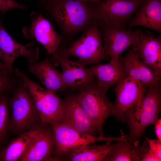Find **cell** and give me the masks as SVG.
<instances>
[{"mask_svg": "<svg viewBox=\"0 0 161 161\" xmlns=\"http://www.w3.org/2000/svg\"><path fill=\"white\" fill-rule=\"evenodd\" d=\"M88 69L96 78L98 86L107 91L110 87L117 84L126 77L118 59L111 60L106 64H95Z\"/></svg>", "mask_w": 161, "mask_h": 161, "instance_id": "44dd1931", "label": "cell"}, {"mask_svg": "<svg viewBox=\"0 0 161 161\" xmlns=\"http://www.w3.org/2000/svg\"><path fill=\"white\" fill-rule=\"evenodd\" d=\"M18 78L13 95L8 100L10 132L18 135L41 123L32 95Z\"/></svg>", "mask_w": 161, "mask_h": 161, "instance_id": "7a4b0ae2", "label": "cell"}, {"mask_svg": "<svg viewBox=\"0 0 161 161\" xmlns=\"http://www.w3.org/2000/svg\"><path fill=\"white\" fill-rule=\"evenodd\" d=\"M54 144L55 161L64 154L78 151L100 141H123L127 138L123 132L118 137L95 136L82 132L62 123L51 125Z\"/></svg>", "mask_w": 161, "mask_h": 161, "instance_id": "8992f818", "label": "cell"}, {"mask_svg": "<svg viewBox=\"0 0 161 161\" xmlns=\"http://www.w3.org/2000/svg\"><path fill=\"white\" fill-rule=\"evenodd\" d=\"M161 103L160 84L148 88L139 104L125 115L124 122L130 128L131 138L136 141L149 125L159 119Z\"/></svg>", "mask_w": 161, "mask_h": 161, "instance_id": "3957f363", "label": "cell"}, {"mask_svg": "<svg viewBox=\"0 0 161 161\" xmlns=\"http://www.w3.org/2000/svg\"><path fill=\"white\" fill-rule=\"evenodd\" d=\"M90 3L83 0H50L44 4L64 33L73 36L99 23L96 9Z\"/></svg>", "mask_w": 161, "mask_h": 161, "instance_id": "6da1fadb", "label": "cell"}, {"mask_svg": "<svg viewBox=\"0 0 161 161\" xmlns=\"http://www.w3.org/2000/svg\"><path fill=\"white\" fill-rule=\"evenodd\" d=\"M41 123L18 135L0 152V161H19L38 132Z\"/></svg>", "mask_w": 161, "mask_h": 161, "instance_id": "7402d4cb", "label": "cell"}, {"mask_svg": "<svg viewBox=\"0 0 161 161\" xmlns=\"http://www.w3.org/2000/svg\"><path fill=\"white\" fill-rule=\"evenodd\" d=\"M63 118L61 123L76 130L93 135L97 129L79 102L76 95L62 100Z\"/></svg>", "mask_w": 161, "mask_h": 161, "instance_id": "e0dca14e", "label": "cell"}, {"mask_svg": "<svg viewBox=\"0 0 161 161\" xmlns=\"http://www.w3.org/2000/svg\"><path fill=\"white\" fill-rule=\"evenodd\" d=\"M29 71L37 77L49 90L55 92L66 89L61 73L55 69L48 58L38 62L29 63Z\"/></svg>", "mask_w": 161, "mask_h": 161, "instance_id": "d6986e66", "label": "cell"}, {"mask_svg": "<svg viewBox=\"0 0 161 161\" xmlns=\"http://www.w3.org/2000/svg\"><path fill=\"white\" fill-rule=\"evenodd\" d=\"M155 131L157 139L161 141V119H158L155 123Z\"/></svg>", "mask_w": 161, "mask_h": 161, "instance_id": "f1b7e54d", "label": "cell"}, {"mask_svg": "<svg viewBox=\"0 0 161 161\" xmlns=\"http://www.w3.org/2000/svg\"><path fill=\"white\" fill-rule=\"evenodd\" d=\"M41 123L37 133L19 161H54V144L51 126Z\"/></svg>", "mask_w": 161, "mask_h": 161, "instance_id": "9a60e30c", "label": "cell"}, {"mask_svg": "<svg viewBox=\"0 0 161 161\" xmlns=\"http://www.w3.org/2000/svg\"><path fill=\"white\" fill-rule=\"evenodd\" d=\"M99 26L98 23H96L84 32L81 36L72 42L68 48L60 51L57 49L56 52L67 58L76 57L85 66L100 64L107 56L104 50Z\"/></svg>", "mask_w": 161, "mask_h": 161, "instance_id": "52a82bcc", "label": "cell"}, {"mask_svg": "<svg viewBox=\"0 0 161 161\" xmlns=\"http://www.w3.org/2000/svg\"><path fill=\"white\" fill-rule=\"evenodd\" d=\"M39 51L38 46L34 42L24 45L15 41L6 31L0 20V58L9 73L14 74L13 64L17 57H25L29 63H34L38 58Z\"/></svg>", "mask_w": 161, "mask_h": 161, "instance_id": "9c48e42d", "label": "cell"}, {"mask_svg": "<svg viewBox=\"0 0 161 161\" xmlns=\"http://www.w3.org/2000/svg\"><path fill=\"white\" fill-rule=\"evenodd\" d=\"M122 141L112 144L106 141L100 145H89L83 149L63 154L57 158V161H109Z\"/></svg>", "mask_w": 161, "mask_h": 161, "instance_id": "ac0fdd59", "label": "cell"}, {"mask_svg": "<svg viewBox=\"0 0 161 161\" xmlns=\"http://www.w3.org/2000/svg\"><path fill=\"white\" fill-rule=\"evenodd\" d=\"M146 0H107L93 3L99 23L125 29L131 16L138 11Z\"/></svg>", "mask_w": 161, "mask_h": 161, "instance_id": "ba28073f", "label": "cell"}, {"mask_svg": "<svg viewBox=\"0 0 161 161\" xmlns=\"http://www.w3.org/2000/svg\"></svg>", "mask_w": 161, "mask_h": 161, "instance_id": "d6a6232c", "label": "cell"}, {"mask_svg": "<svg viewBox=\"0 0 161 161\" xmlns=\"http://www.w3.org/2000/svg\"><path fill=\"white\" fill-rule=\"evenodd\" d=\"M18 80L16 75L0 70V95L13 91L17 86Z\"/></svg>", "mask_w": 161, "mask_h": 161, "instance_id": "d4e9b609", "label": "cell"}, {"mask_svg": "<svg viewBox=\"0 0 161 161\" xmlns=\"http://www.w3.org/2000/svg\"><path fill=\"white\" fill-rule=\"evenodd\" d=\"M8 100L6 94L0 95V148L7 141L10 132Z\"/></svg>", "mask_w": 161, "mask_h": 161, "instance_id": "603a6c76", "label": "cell"}, {"mask_svg": "<svg viewBox=\"0 0 161 161\" xmlns=\"http://www.w3.org/2000/svg\"><path fill=\"white\" fill-rule=\"evenodd\" d=\"M14 8L25 9L26 7L13 0H0V11L2 14L9 10Z\"/></svg>", "mask_w": 161, "mask_h": 161, "instance_id": "484cf974", "label": "cell"}, {"mask_svg": "<svg viewBox=\"0 0 161 161\" xmlns=\"http://www.w3.org/2000/svg\"><path fill=\"white\" fill-rule=\"evenodd\" d=\"M133 141L130 138L121 142L109 161H140V157L134 147Z\"/></svg>", "mask_w": 161, "mask_h": 161, "instance_id": "cb8c5ba5", "label": "cell"}, {"mask_svg": "<svg viewBox=\"0 0 161 161\" xmlns=\"http://www.w3.org/2000/svg\"><path fill=\"white\" fill-rule=\"evenodd\" d=\"M0 70L7 71L5 66L3 62L0 61Z\"/></svg>", "mask_w": 161, "mask_h": 161, "instance_id": "f546056e", "label": "cell"}, {"mask_svg": "<svg viewBox=\"0 0 161 161\" xmlns=\"http://www.w3.org/2000/svg\"><path fill=\"white\" fill-rule=\"evenodd\" d=\"M76 95L80 104L99 132L104 137L103 127L105 121L114 111V103L106 96L107 91L98 86L96 82L83 86Z\"/></svg>", "mask_w": 161, "mask_h": 161, "instance_id": "5b68a950", "label": "cell"}, {"mask_svg": "<svg viewBox=\"0 0 161 161\" xmlns=\"http://www.w3.org/2000/svg\"><path fill=\"white\" fill-rule=\"evenodd\" d=\"M143 146L144 153L141 155L140 161H160L161 159L156 156L150 150L148 143H146Z\"/></svg>", "mask_w": 161, "mask_h": 161, "instance_id": "4316f807", "label": "cell"}, {"mask_svg": "<svg viewBox=\"0 0 161 161\" xmlns=\"http://www.w3.org/2000/svg\"><path fill=\"white\" fill-rule=\"evenodd\" d=\"M146 140L151 151L161 160V141L158 139L151 140L148 138Z\"/></svg>", "mask_w": 161, "mask_h": 161, "instance_id": "83f0119b", "label": "cell"}, {"mask_svg": "<svg viewBox=\"0 0 161 161\" xmlns=\"http://www.w3.org/2000/svg\"><path fill=\"white\" fill-rule=\"evenodd\" d=\"M52 54L49 59L51 63L61 65L62 79L67 88L78 89L83 86L96 82L89 69L78 61L70 60L57 52Z\"/></svg>", "mask_w": 161, "mask_h": 161, "instance_id": "4fadbf2b", "label": "cell"}, {"mask_svg": "<svg viewBox=\"0 0 161 161\" xmlns=\"http://www.w3.org/2000/svg\"><path fill=\"white\" fill-rule=\"evenodd\" d=\"M148 88L128 77L114 88L116 99L113 115L124 122L125 116L140 103Z\"/></svg>", "mask_w": 161, "mask_h": 161, "instance_id": "30bf717a", "label": "cell"}, {"mask_svg": "<svg viewBox=\"0 0 161 161\" xmlns=\"http://www.w3.org/2000/svg\"><path fill=\"white\" fill-rule=\"evenodd\" d=\"M83 1L87 3H94L101 1H106L107 0H83Z\"/></svg>", "mask_w": 161, "mask_h": 161, "instance_id": "4dcf8cb0", "label": "cell"}, {"mask_svg": "<svg viewBox=\"0 0 161 161\" xmlns=\"http://www.w3.org/2000/svg\"><path fill=\"white\" fill-rule=\"evenodd\" d=\"M50 0H40V1L43 4Z\"/></svg>", "mask_w": 161, "mask_h": 161, "instance_id": "1f68e13d", "label": "cell"}, {"mask_svg": "<svg viewBox=\"0 0 161 161\" xmlns=\"http://www.w3.org/2000/svg\"><path fill=\"white\" fill-rule=\"evenodd\" d=\"M103 38L105 52L111 60H118L121 54L132 45L134 31L108 26L99 22Z\"/></svg>", "mask_w": 161, "mask_h": 161, "instance_id": "2e32d148", "label": "cell"}, {"mask_svg": "<svg viewBox=\"0 0 161 161\" xmlns=\"http://www.w3.org/2000/svg\"><path fill=\"white\" fill-rule=\"evenodd\" d=\"M31 24L22 29L25 38H35L41 44L48 54L57 51L61 41L60 35L55 31L51 22L41 14L35 12L30 14Z\"/></svg>", "mask_w": 161, "mask_h": 161, "instance_id": "7c38bea8", "label": "cell"}, {"mask_svg": "<svg viewBox=\"0 0 161 161\" xmlns=\"http://www.w3.org/2000/svg\"><path fill=\"white\" fill-rule=\"evenodd\" d=\"M128 30L136 26H141L161 32V1L146 0L131 19Z\"/></svg>", "mask_w": 161, "mask_h": 161, "instance_id": "ffe728a7", "label": "cell"}, {"mask_svg": "<svg viewBox=\"0 0 161 161\" xmlns=\"http://www.w3.org/2000/svg\"><path fill=\"white\" fill-rule=\"evenodd\" d=\"M118 61L126 77H129L147 88L160 84L161 75L154 72L140 60L132 49Z\"/></svg>", "mask_w": 161, "mask_h": 161, "instance_id": "5bb4252c", "label": "cell"}, {"mask_svg": "<svg viewBox=\"0 0 161 161\" xmlns=\"http://www.w3.org/2000/svg\"><path fill=\"white\" fill-rule=\"evenodd\" d=\"M14 75L21 80L32 95L41 123L52 125L61 123L63 101L55 92L33 82L18 68L14 69Z\"/></svg>", "mask_w": 161, "mask_h": 161, "instance_id": "277c9868", "label": "cell"}, {"mask_svg": "<svg viewBox=\"0 0 161 161\" xmlns=\"http://www.w3.org/2000/svg\"><path fill=\"white\" fill-rule=\"evenodd\" d=\"M132 49L140 59L161 75V37L155 38L149 31H134Z\"/></svg>", "mask_w": 161, "mask_h": 161, "instance_id": "8fae6325", "label": "cell"}]
</instances>
